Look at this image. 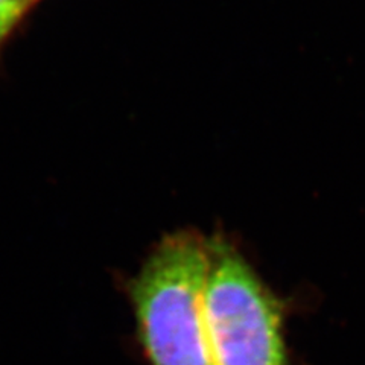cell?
I'll return each instance as SVG.
<instances>
[{
    "mask_svg": "<svg viewBox=\"0 0 365 365\" xmlns=\"http://www.w3.org/2000/svg\"><path fill=\"white\" fill-rule=\"evenodd\" d=\"M209 244L195 235L169 236L137 274L131 297L153 365H215L202 297Z\"/></svg>",
    "mask_w": 365,
    "mask_h": 365,
    "instance_id": "cell-1",
    "label": "cell"
},
{
    "mask_svg": "<svg viewBox=\"0 0 365 365\" xmlns=\"http://www.w3.org/2000/svg\"><path fill=\"white\" fill-rule=\"evenodd\" d=\"M202 309L215 365H288L280 312L235 248L209 244Z\"/></svg>",
    "mask_w": 365,
    "mask_h": 365,
    "instance_id": "cell-2",
    "label": "cell"
},
{
    "mask_svg": "<svg viewBox=\"0 0 365 365\" xmlns=\"http://www.w3.org/2000/svg\"><path fill=\"white\" fill-rule=\"evenodd\" d=\"M26 8V0H0V38L8 36Z\"/></svg>",
    "mask_w": 365,
    "mask_h": 365,
    "instance_id": "cell-3",
    "label": "cell"
},
{
    "mask_svg": "<svg viewBox=\"0 0 365 365\" xmlns=\"http://www.w3.org/2000/svg\"><path fill=\"white\" fill-rule=\"evenodd\" d=\"M26 2H28V5H29V4H31V0H26Z\"/></svg>",
    "mask_w": 365,
    "mask_h": 365,
    "instance_id": "cell-4",
    "label": "cell"
},
{
    "mask_svg": "<svg viewBox=\"0 0 365 365\" xmlns=\"http://www.w3.org/2000/svg\"><path fill=\"white\" fill-rule=\"evenodd\" d=\"M32 2H36V0H31V4H32Z\"/></svg>",
    "mask_w": 365,
    "mask_h": 365,
    "instance_id": "cell-5",
    "label": "cell"
},
{
    "mask_svg": "<svg viewBox=\"0 0 365 365\" xmlns=\"http://www.w3.org/2000/svg\"><path fill=\"white\" fill-rule=\"evenodd\" d=\"M2 40H4V38H0V41H2Z\"/></svg>",
    "mask_w": 365,
    "mask_h": 365,
    "instance_id": "cell-6",
    "label": "cell"
}]
</instances>
